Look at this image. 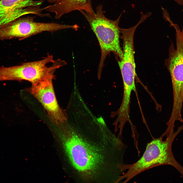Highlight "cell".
Instances as JSON below:
<instances>
[{"label": "cell", "mask_w": 183, "mask_h": 183, "mask_svg": "<svg viewBox=\"0 0 183 183\" xmlns=\"http://www.w3.org/2000/svg\"><path fill=\"white\" fill-rule=\"evenodd\" d=\"M63 135L71 177L79 183H116L124 174L127 146L100 124L97 127L67 125Z\"/></svg>", "instance_id": "obj_1"}, {"label": "cell", "mask_w": 183, "mask_h": 183, "mask_svg": "<svg viewBox=\"0 0 183 183\" xmlns=\"http://www.w3.org/2000/svg\"><path fill=\"white\" fill-rule=\"evenodd\" d=\"M182 130L183 125L166 136L165 140H163L164 137L161 135L147 143L141 158L135 163L128 164L127 170H128L120 177L119 181L124 179L122 182H127L146 170L163 165L172 166L183 176V167L175 159L172 149L174 140Z\"/></svg>", "instance_id": "obj_2"}, {"label": "cell", "mask_w": 183, "mask_h": 183, "mask_svg": "<svg viewBox=\"0 0 183 183\" xmlns=\"http://www.w3.org/2000/svg\"><path fill=\"white\" fill-rule=\"evenodd\" d=\"M96 11L92 7L80 11L89 23L95 34L100 45L101 56L98 72H101L104 61L107 55L112 52L120 59L123 57V52L120 47L119 38L120 28L119 23L121 14L115 20L109 19L105 16L101 5L96 8Z\"/></svg>", "instance_id": "obj_3"}, {"label": "cell", "mask_w": 183, "mask_h": 183, "mask_svg": "<svg viewBox=\"0 0 183 183\" xmlns=\"http://www.w3.org/2000/svg\"><path fill=\"white\" fill-rule=\"evenodd\" d=\"M66 62L60 59L55 60L48 54L41 60L24 63L21 65L0 68V81L25 80L33 84L54 75V72L65 65Z\"/></svg>", "instance_id": "obj_4"}, {"label": "cell", "mask_w": 183, "mask_h": 183, "mask_svg": "<svg viewBox=\"0 0 183 183\" xmlns=\"http://www.w3.org/2000/svg\"><path fill=\"white\" fill-rule=\"evenodd\" d=\"M176 32V47L172 42L169 56L164 64L171 76L173 93V108L181 109L183 104V29L174 23Z\"/></svg>", "instance_id": "obj_5"}, {"label": "cell", "mask_w": 183, "mask_h": 183, "mask_svg": "<svg viewBox=\"0 0 183 183\" xmlns=\"http://www.w3.org/2000/svg\"><path fill=\"white\" fill-rule=\"evenodd\" d=\"M34 17L19 18L0 28V39H23L43 32H53L63 29H75L76 25L55 23L37 22Z\"/></svg>", "instance_id": "obj_6"}, {"label": "cell", "mask_w": 183, "mask_h": 183, "mask_svg": "<svg viewBox=\"0 0 183 183\" xmlns=\"http://www.w3.org/2000/svg\"><path fill=\"white\" fill-rule=\"evenodd\" d=\"M52 76L32 84L28 91L42 104L51 122L57 125L67 120L64 112L59 105L53 87Z\"/></svg>", "instance_id": "obj_7"}, {"label": "cell", "mask_w": 183, "mask_h": 183, "mask_svg": "<svg viewBox=\"0 0 183 183\" xmlns=\"http://www.w3.org/2000/svg\"><path fill=\"white\" fill-rule=\"evenodd\" d=\"M33 3V0H0V28L23 16L38 14Z\"/></svg>", "instance_id": "obj_8"}, {"label": "cell", "mask_w": 183, "mask_h": 183, "mask_svg": "<svg viewBox=\"0 0 183 183\" xmlns=\"http://www.w3.org/2000/svg\"><path fill=\"white\" fill-rule=\"evenodd\" d=\"M97 119L98 123L103 125H106L102 117H100L98 118Z\"/></svg>", "instance_id": "obj_9"}, {"label": "cell", "mask_w": 183, "mask_h": 183, "mask_svg": "<svg viewBox=\"0 0 183 183\" xmlns=\"http://www.w3.org/2000/svg\"><path fill=\"white\" fill-rule=\"evenodd\" d=\"M178 5H183V0H173Z\"/></svg>", "instance_id": "obj_10"}]
</instances>
